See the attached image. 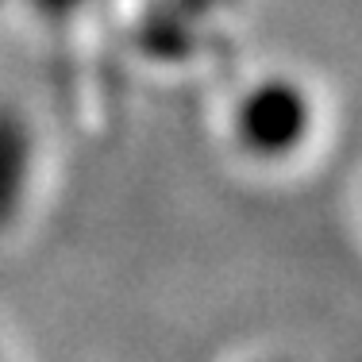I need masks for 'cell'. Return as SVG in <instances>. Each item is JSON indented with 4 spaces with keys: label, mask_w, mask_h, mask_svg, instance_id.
Returning <instances> with one entry per match:
<instances>
[{
    "label": "cell",
    "mask_w": 362,
    "mask_h": 362,
    "mask_svg": "<svg viewBox=\"0 0 362 362\" xmlns=\"http://www.w3.org/2000/svg\"><path fill=\"white\" fill-rule=\"evenodd\" d=\"M313 97L293 77H262L239 97L231 112V135L251 158L278 162L297 154L313 135Z\"/></svg>",
    "instance_id": "1"
},
{
    "label": "cell",
    "mask_w": 362,
    "mask_h": 362,
    "mask_svg": "<svg viewBox=\"0 0 362 362\" xmlns=\"http://www.w3.org/2000/svg\"><path fill=\"white\" fill-rule=\"evenodd\" d=\"M31 177V127L20 112L0 108V228L23 204Z\"/></svg>",
    "instance_id": "2"
}]
</instances>
